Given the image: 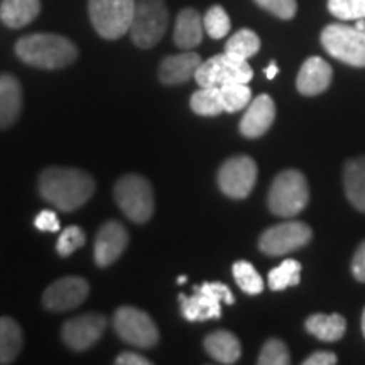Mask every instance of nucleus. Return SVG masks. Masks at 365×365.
I'll return each mask as SVG.
<instances>
[{
	"instance_id": "24",
	"label": "nucleus",
	"mask_w": 365,
	"mask_h": 365,
	"mask_svg": "<svg viewBox=\"0 0 365 365\" xmlns=\"http://www.w3.org/2000/svg\"><path fill=\"white\" fill-rule=\"evenodd\" d=\"M307 330L322 341H339L346 331V319L339 313H317L307 318Z\"/></svg>"
},
{
	"instance_id": "31",
	"label": "nucleus",
	"mask_w": 365,
	"mask_h": 365,
	"mask_svg": "<svg viewBox=\"0 0 365 365\" xmlns=\"http://www.w3.org/2000/svg\"><path fill=\"white\" fill-rule=\"evenodd\" d=\"M203 27L212 39H222L225 38L230 31V17L225 12V9L220 6L210 7L203 17Z\"/></svg>"
},
{
	"instance_id": "6",
	"label": "nucleus",
	"mask_w": 365,
	"mask_h": 365,
	"mask_svg": "<svg viewBox=\"0 0 365 365\" xmlns=\"http://www.w3.org/2000/svg\"><path fill=\"white\" fill-rule=\"evenodd\" d=\"M168 26L170 14L163 0H139L130 24V38L139 48L150 49L164 38Z\"/></svg>"
},
{
	"instance_id": "13",
	"label": "nucleus",
	"mask_w": 365,
	"mask_h": 365,
	"mask_svg": "<svg viewBox=\"0 0 365 365\" xmlns=\"http://www.w3.org/2000/svg\"><path fill=\"white\" fill-rule=\"evenodd\" d=\"M90 293V286L83 277L68 276L53 282L44 291L43 304L53 313H65L80 307Z\"/></svg>"
},
{
	"instance_id": "42",
	"label": "nucleus",
	"mask_w": 365,
	"mask_h": 365,
	"mask_svg": "<svg viewBox=\"0 0 365 365\" xmlns=\"http://www.w3.org/2000/svg\"><path fill=\"white\" fill-rule=\"evenodd\" d=\"M185 282H186V276L178 277V284H185Z\"/></svg>"
},
{
	"instance_id": "4",
	"label": "nucleus",
	"mask_w": 365,
	"mask_h": 365,
	"mask_svg": "<svg viewBox=\"0 0 365 365\" xmlns=\"http://www.w3.org/2000/svg\"><path fill=\"white\" fill-rule=\"evenodd\" d=\"M113 198L122 213L134 223H145L154 213V191L139 175H125L113 186Z\"/></svg>"
},
{
	"instance_id": "1",
	"label": "nucleus",
	"mask_w": 365,
	"mask_h": 365,
	"mask_svg": "<svg viewBox=\"0 0 365 365\" xmlns=\"http://www.w3.org/2000/svg\"><path fill=\"white\" fill-rule=\"evenodd\" d=\"M39 193L61 212H75L95 193V181L88 173L75 168H48L39 176Z\"/></svg>"
},
{
	"instance_id": "7",
	"label": "nucleus",
	"mask_w": 365,
	"mask_h": 365,
	"mask_svg": "<svg viewBox=\"0 0 365 365\" xmlns=\"http://www.w3.org/2000/svg\"><path fill=\"white\" fill-rule=\"evenodd\" d=\"M234 294L230 287L222 282H203L195 287L193 296L180 294L181 314L188 322H207V319L220 318L222 304H234Z\"/></svg>"
},
{
	"instance_id": "11",
	"label": "nucleus",
	"mask_w": 365,
	"mask_h": 365,
	"mask_svg": "<svg viewBox=\"0 0 365 365\" xmlns=\"http://www.w3.org/2000/svg\"><path fill=\"white\" fill-rule=\"evenodd\" d=\"M313 232L304 222H286L267 228L259 239V249L271 257L294 252L309 244Z\"/></svg>"
},
{
	"instance_id": "41",
	"label": "nucleus",
	"mask_w": 365,
	"mask_h": 365,
	"mask_svg": "<svg viewBox=\"0 0 365 365\" xmlns=\"http://www.w3.org/2000/svg\"><path fill=\"white\" fill-rule=\"evenodd\" d=\"M355 27H357V29H360V31H365V21L364 19H359L357 21V26H355Z\"/></svg>"
},
{
	"instance_id": "23",
	"label": "nucleus",
	"mask_w": 365,
	"mask_h": 365,
	"mask_svg": "<svg viewBox=\"0 0 365 365\" xmlns=\"http://www.w3.org/2000/svg\"><path fill=\"white\" fill-rule=\"evenodd\" d=\"M344 186L349 202L359 212H365V156L346 161L344 171Z\"/></svg>"
},
{
	"instance_id": "38",
	"label": "nucleus",
	"mask_w": 365,
	"mask_h": 365,
	"mask_svg": "<svg viewBox=\"0 0 365 365\" xmlns=\"http://www.w3.org/2000/svg\"><path fill=\"white\" fill-rule=\"evenodd\" d=\"M339 362L336 355L333 352H314L304 360V365H333Z\"/></svg>"
},
{
	"instance_id": "28",
	"label": "nucleus",
	"mask_w": 365,
	"mask_h": 365,
	"mask_svg": "<svg viewBox=\"0 0 365 365\" xmlns=\"http://www.w3.org/2000/svg\"><path fill=\"white\" fill-rule=\"evenodd\" d=\"M261 49V39L250 29H240L227 41L225 53L234 54L237 58L249 59L255 56Z\"/></svg>"
},
{
	"instance_id": "5",
	"label": "nucleus",
	"mask_w": 365,
	"mask_h": 365,
	"mask_svg": "<svg viewBox=\"0 0 365 365\" xmlns=\"http://www.w3.org/2000/svg\"><path fill=\"white\" fill-rule=\"evenodd\" d=\"M135 0H88L90 21L105 39H118L130 31Z\"/></svg>"
},
{
	"instance_id": "43",
	"label": "nucleus",
	"mask_w": 365,
	"mask_h": 365,
	"mask_svg": "<svg viewBox=\"0 0 365 365\" xmlns=\"http://www.w3.org/2000/svg\"><path fill=\"white\" fill-rule=\"evenodd\" d=\"M362 331H364V336H365V309L362 313Z\"/></svg>"
},
{
	"instance_id": "40",
	"label": "nucleus",
	"mask_w": 365,
	"mask_h": 365,
	"mask_svg": "<svg viewBox=\"0 0 365 365\" xmlns=\"http://www.w3.org/2000/svg\"><path fill=\"white\" fill-rule=\"evenodd\" d=\"M277 71H279V68H277V65L276 63H271V65H269L267 68H266V76L269 80H274L276 78V75H277Z\"/></svg>"
},
{
	"instance_id": "29",
	"label": "nucleus",
	"mask_w": 365,
	"mask_h": 365,
	"mask_svg": "<svg viewBox=\"0 0 365 365\" xmlns=\"http://www.w3.org/2000/svg\"><path fill=\"white\" fill-rule=\"evenodd\" d=\"M237 286L247 294H261L264 291V279L261 274L247 261H237L232 267Z\"/></svg>"
},
{
	"instance_id": "19",
	"label": "nucleus",
	"mask_w": 365,
	"mask_h": 365,
	"mask_svg": "<svg viewBox=\"0 0 365 365\" xmlns=\"http://www.w3.org/2000/svg\"><path fill=\"white\" fill-rule=\"evenodd\" d=\"M22 108V88L14 75H0V129H7L17 120Z\"/></svg>"
},
{
	"instance_id": "30",
	"label": "nucleus",
	"mask_w": 365,
	"mask_h": 365,
	"mask_svg": "<svg viewBox=\"0 0 365 365\" xmlns=\"http://www.w3.org/2000/svg\"><path fill=\"white\" fill-rule=\"evenodd\" d=\"M222 100L225 112L234 113L245 108L252 102V91L247 86V83H232L220 86Z\"/></svg>"
},
{
	"instance_id": "12",
	"label": "nucleus",
	"mask_w": 365,
	"mask_h": 365,
	"mask_svg": "<svg viewBox=\"0 0 365 365\" xmlns=\"http://www.w3.org/2000/svg\"><path fill=\"white\" fill-rule=\"evenodd\" d=\"M217 180L223 195L244 200L257 181V164L249 156H234L222 164Z\"/></svg>"
},
{
	"instance_id": "2",
	"label": "nucleus",
	"mask_w": 365,
	"mask_h": 365,
	"mask_svg": "<svg viewBox=\"0 0 365 365\" xmlns=\"http://www.w3.org/2000/svg\"><path fill=\"white\" fill-rule=\"evenodd\" d=\"M16 54L26 65L41 70H59L78 58V49L65 36L38 33L17 41Z\"/></svg>"
},
{
	"instance_id": "21",
	"label": "nucleus",
	"mask_w": 365,
	"mask_h": 365,
	"mask_svg": "<svg viewBox=\"0 0 365 365\" xmlns=\"http://www.w3.org/2000/svg\"><path fill=\"white\" fill-rule=\"evenodd\" d=\"M205 350L220 364H235L242 355V345L232 331L217 330L205 339Z\"/></svg>"
},
{
	"instance_id": "39",
	"label": "nucleus",
	"mask_w": 365,
	"mask_h": 365,
	"mask_svg": "<svg viewBox=\"0 0 365 365\" xmlns=\"http://www.w3.org/2000/svg\"><path fill=\"white\" fill-rule=\"evenodd\" d=\"M115 364L118 365H149L150 360H148L143 355L134 354V352H124L120 355H117Z\"/></svg>"
},
{
	"instance_id": "18",
	"label": "nucleus",
	"mask_w": 365,
	"mask_h": 365,
	"mask_svg": "<svg viewBox=\"0 0 365 365\" xmlns=\"http://www.w3.org/2000/svg\"><path fill=\"white\" fill-rule=\"evenodd\" d=\"M200 65H202V56L193 51L166 56L159 66V80L164 85L186 83L188 80L195 78V73Z\"/></svg>"
},
{
	"instance_id": "36",
	"label": "nucleus",
	"mask_w": 365,
	"mask_h": 365,
	"mask_svg": "<svg viewBox=\"0 0 365 365\" xmlns=\"http://www.w3.org/2000/svg\"><path fill=\"white\" fill-rule=\"evenodd\" d=\"M34 227L41 232H48V234H54L59 230V220L56 213L51 210H43L34 220Z\"/></svg>"
},
{
	"instance_id": "33",
	"label": "nucleus",
	"mask_w": 365,
	"mask_h": 365,
	"mask_svg": "<svg viewBox=\"0 0 365 365\" xmlns=\"http://www.w3.org/2000/svg\"><path fill=\"white\" fill-rule=\"evenodd\" d=\"M289 362V350H287L284 341L277 339L267 340L257 359L259 365H287Z\"/></svg>"
},
{
	"instance_id": "20",
	"label": "nucleus",
	"mask_w": 365,
	"mask_h": 365,
	"mask_svg": "<svg viewBox=\"0 0 365 365\" xmlns=\"http://www.w3.org/2000/svg\"><path fill=\"white\" fill-rule=\"evenodd\" d=\"M203 19L195 9H182L178 14L175 24V43L181 49H191L202 44L203 41Z\"/></svg>"
},
{
	"instance_id": "3",
	"label": "nucleus",
	"mask_w": 365,
	"mask_h": 365,
	"mask_svg": "<svg viewBox=\"0 0 365 365\" xmlns=\"http://www.w3.org/2000/svg\"><path fill=\"white\" fill-rule=\"evenodd\" d=\"M309 188L304 175L298 170H286L274 178L267 205L276 217L293 218L307 208Z\"/></svg>"
},
{
	"instance_id": "10",
	"label": "nucleus",
	"mask_w": 365,
	"mask_h": 365,
	"mask_svg": "<svg viewBox=\"0 0 365 365\" xmlns=\"http://www.w3.org/2000/svg\"><path fill=\"white\" fill-rule=\"evenodd\" d=\"M113 327L122 340L139 349H150L159 341L156 323L143 309L120 307L113 314Z\"/></svg>"
},
{
	"instance_id": "14",
	"label": "nucleus",
	"mask_w": 365,
	"mask_h": 365,
	"mask_svg": "<svg viewBox=\"0 0 365 365\" xmlns=\"http://www.w3.org/2000/svg\"><path fill=\"white\" fill-rule=\"evenodd\" d=\"M107 322L102 314L88 313L68 319L61 328V339L75 352H83L102 339Z\"/></svg>"
},
{
	"instance_id": "16",
	"label": "nucleus",
	"mask_w": 365,
	"mask_h": 365,
	"mask_svg": "<svg viewBox=\"0 0 365 365\" xmlns=\"http://www.w3.org/2000/svg\"><path fill=\"white\" fill-rule=\"evenodd\" d=\"M276 118V105L269 95H259L249 103L247 112L242 117L239 130L247 139H257L271 129Z\"/></svg>"
},
{
	"instance_id": "35",
	"label": "nucleus",
	"mask_w": 365,
	"mask_h": 365,
	"mask_svg": "<svg viewBox=\"0 0 365 365\" xmlns=\"http://www.w3.org/2000/svg\"><path fill=\"white\" fill-rule=\"evenodd\" d=\"M254 2L261 9H264V11L271 12L272 16L284 21L293 19L296 12H298V4H296V0H254Z\"/></svg>"
},
{
	"instance_id": "8",
	"label": "nucleus",
	"mask_w": 365,
	"mask_h": 365,
	"mask_svg": "<svg viewBox=\"0 0 365 365\" xmlns=\"http://www.w3.org/2000/svg\"><path fill=\"white\" fill-rule=\"evenodd\" d=\"M323 48L345 65L365 68V31L344 24H330L322 31Z\"/></svg>"
},
{
	"instance_id": "37",
	"label": "nucleus",
	"mask_w": 365,
	"mask_h": 365,
	"mask_svg": "<svg viewBox=\"0 0 365 365\" xmlns=\"http://www.w3.org/2000/svg\"><path fill=\"white\" fill-rule=\"evenodd\" d=\"M352 272L355 279L365 282V240L355 250L352 259Z\"/></svg>"
},
{
	"instance_id": "26",
	"label": "nucleus",
	"mask_w": 365,
	"mask_h": 365,
	"mask_svg": "<svg viewBox=\"0 0 365 365\" xmlns=\"http://www.w3.org/2000/svg\"><path fill=\"white\" fill-rule=\"evenodd\" d=\"M190 107L196 115L217 117L225 112L222 100V91L218 86H202L198 91L191 95Z\"/></svg>"
},
{
	"instance_id": "27",
	"label": "nucleus",
	"mask_w": 365,
	"mask_h": 365,
	"mask_svg": "<svg viewBox=\"0 0 365 365\" xmlns=\"http://www.w3.org/2000/svg\"><path fill=\"white\" fill-rule=\"evenodd\" d=\"M301 281V264L294 259H286L281 266L274 267L267 276V284L272 291L298 286Z\"/></svg>"
},
{
	"instance_id": "22",
	"label": "nucleus",
	"mask_w": 365,
	"mask_h": 365,
	"mask_svg": "<svg viewBox=\"0 0 365 365\" xmlns=\"http://www.w3.org/2000/svg\"><path fill=\"white\" fill-rule=\"evenodd\" d=\"M41 0H2L0 21L11 29H21L39 16Z\"/></svg>"
},
{
	"instance_id": "32",
	"label": "nucleus",
	"mask_w": 365,
	"mask_h": 365,
	"mask_svg": "<svg viewBox=\"0 0 365 365\" xmlns=\"http://www.w3.org/2000/svg\"><path fill=\"white\" fill-rule=\"evenodd\" d=\"M328 11L340 21L365 19V0H328Z\"/></svg>"
},
{
	"instance_id": "9",
	"label": "nucleus",
	"mask_w": 365,
	"mask_h": 365,
	"mask_svg": "<svg viewBox=\"0 0 365 365\" xmlns=\"http://www.w3.org/2000/svg\"><path fill=\"white\" fill-rule=\"evenodd\" d=\"M254 71L247 59L237 58L234 54L222 53L202 61L195 73V80L200 86H220L232 83H249Z\"/></svg>"
},
{
	"instance_id": "25",
	"label": "nucleus",
	"mask_w": 365,
	"mask_h": 365,
	"mask_svg": "<svg viewBox=\"0 0 365 365\" xmlns=\"http://www.w3.org/2000/svg\"><path fill=\"white\" fill-rule=\"evenodd\" d=\"M22 330L11 317H0V364H12L22 349Z\"/></svg>"
},
{
	"instance_id": "17",
	"label": "nucleus",
	"mask_w": 365,
	"mask_h": 365,
	"mask_svg": "<svg viewBox=\"0 0 365 365\" xmlns=\"http://www.w3.org/2000/svg\"><path fill=\"white\" fill-rule=\"evenodd\" d=\"M333 70L323 58L312 56L299 68L298 78H296V88L304 97H314L328 90L331 83Z\"/></svg>"
},
{
	"instance_id": "34",
	"label": "nucleus",
	"mask_w": 365,
	"mask_h": 365,
	"mask_svg": "<svg viewBox=\"0 0 365 365\" xmlns=\"http://www.w3.org/2000/svg\"><path fill=\"white\" fill-rule=\"evenodd\" d=\"M85 242H86L85 232L81 230L80 227L70 225L66 227L65 230L61 232V235L58 237L56 250L61 257H68V255H71L75 250L83 247Z\"/></svg>"
},
{
	"instance_id": "15",
	"label": "nucleus",
	"mask_w": 365,
	"mask_h": 365,
	"mask_svg": "<svg viewBox=\"0 0 365 365\" xmlns=\"http://www.w3.org/2000/svg\"><path fill=\"white\" fill-rule=\"evenodd\" d=\"M129 244L125 227L115 220L105 222L95 235L93 257L98 267H108L124 254Z\"/></svg>"
}]
</instances>
